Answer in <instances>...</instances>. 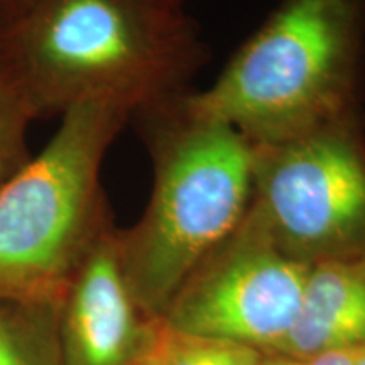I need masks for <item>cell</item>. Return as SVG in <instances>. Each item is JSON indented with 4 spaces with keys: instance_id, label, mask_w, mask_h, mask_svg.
I'll return each mask as SVG.
<instances>
[{
    "instance_id": "5b68a950",
    "label": "cell",
    "mask_w": 365,
    "mask_h": 365,
    "mask_svg": "<svg viewBox=\"0 0 365 365\" xmlns=\"http://www.w3.org/2000/svg\"><path fill=\"white\" fill-rule=\"evenodd\" d=\"M252 148L250 208L287 255L307 266L365 255V139L359 115Z\"/></svg>"
},
{
    "instance_id": "4fadbf2b",
    "label": "cell",
    "mask_w": 365,
    "mask_h": 365,
    "mask_svg": "<svg viewBox=\"0 0 365 365\" xmlns=\"http://www.w3.org/2000/svg\"><path fill=\"white\" fill-rule=\"evenodd\" d=\"M145 2L159 9H166V11H181L182 6V0H145Z\"/></svg>"
},
{
    "instance_id": "277c9868",
    "label": "cell",
    "mask_w": 365,
    "mask_h": 365,
    "mask_svg": "<svg viewBox=\"0 0 365 365\" xmlns=\"http://www.w3.org/2000/svg\"><path fill=\"white\" fill-rule=\"evenodd\" d=\"M132 112L85 102L38 156L0 186V301L58 307L81 259L112 223L100 173Z\"/></svg>"
},
{
    "instance_id": "7c38bea8",
    "label": "cell",
    "mask_w": 365,
    "mask_h": 365,
    "mask_svg": "<svg viewBox=\"0 0 365 365\" xmlns=\"http://www.w3.org/2000/svg\"><path fill=\"white\" fill-rule=\"evenodd\" d=\"M34 2L36 0H0V26L11 24Z\"/></svg>"
},
{
    "instance_id": "9c48e42d",
    "label": "cell",
    "mask_w": 365,
    "mask_h": 365,
    "mask_svg": "<svg viewBox=\"0 0 365 365\" xmlns=\"http://www.w3.org/2000/svg\"><path fill=\"white\" fill-rule=\"evenodd\" d=\"M58 308L0 301V365H59Z\"/></svg>"
},
{
    "instance_id": "6da1fadb",
    "label": "cell",
    "mask_w": 365,
    "mask_h": 365,
    "mask_svg": "<svg viewBox=\"0 0 365 365\" xmlns=\"http://www.w3.org/2000/svg\"><path fill=\"white\" fill-rule=\"evenodd\" d=\"M0 51L36 118L97 100L134 113L188 91L208 59L190 17L145 0H36L0 26Z\"/></svg>"
},
{
    "instance_id": "ba28073f",
    "label": "cell",
    "mask_w": 365,
    "mask_h": 365,
    "mask_svg": "<svg viewBox=\"0 0 365 365\" xmlns=\"http://www.w3.org/2000/svg\"><path fill=\"white\" fill-rule=\"evenodd\" d=\"M365 345V255L309 266L294 323L274 355L308 360Z\"/></svg>"
},
{
    "instance_id": "9a60e30c",
    "label": "cell",
    "mask_w": 365,
    "mask_h": 365,
    "mask_svg": "<svg viewBox=\"0 0 365 365\" xmlns=\"http://www.w3.org/2000/svg\"><path fill=\"white\" fill-rule=\"evenodd\" d=\"M355 365H365V345L359 346L357 359H355Z\"/></svg>"
},
{
    "instance_id": "5bb4252c",
    "label": "cell",
    "mask_w": 365,
    "mask_h": 365,
    "mask_svg": "<svg viewBox=\"0 0 365 365\" xmlns=\"http://www.w3.org/2000/svg\"><path fill=\"white\" fill-rule=\"evenodd\" d=\"M262 365H303V364H301L299 360L282 357V355H269V357L266 355Z\"/></svg>"
},
{
    "instance_id": "2e32d148",
    "label": "cell",
    "mask_w": 365,
    "mask_h": 365,
    "mask_svg": "<svg viewBox=\"0 0 365 365\" xmlns=\"http://www.w3.org/2000/svg\"><path fill=\"white\" fill-rule=\"evenodd\" d=\"M135 365H154L153 362H150V359L148 357V354H145V350H144V354L140 355V359L137 360L135 362Z\"/></svg>"
},
{
    "instance_id": "7a4b0ae2",
    "label": "cell",
    "mask_w": 365,
    "mask_h": 365,
    "mask_svg": "<svg viewBox=\"0 0 365 365\" xmlns=\"http://www.w3.org/2000/svg\"><path fill=\"white\" fill-rule=\"evenodd\" d=\"M185 93L130 115L153 163V191L139 222L117 228V239L132 294L149 319L163 317L252 202V144L193 110Z\"/></svg>"
},
{
    "instance_id": "8fae6325",
    "label": "cell",
    "mask_w": 365,
    "mask_h": 365,
    "mask_svg": "<svg viewBox=\"0 0 365 365\" xmlns=\"http://www.w3.org/2000/svg\"><path fill=\"white\" fill-rule=\"evenodd\" d=\"M359 346L355 349H344V350H331V352H325L314 355V357L303 360V365H355V359H357Z\"/></svg>"
},
{
    "instance_id": "8992f818",
    "label": "cell",
    "mask_w": 365,
    "mask_h": 365,
    "mask_svg": "<svg viewBox=\"0 0 365 365\" xmlns=\"http://www.w3.org/2000/svg\"><path fill=\"white\" fill-rule=\"evenodd\" d=\"M308 271L274 242L249 207L159 319L176 331L274 354L293 327Z\"/></svg>"
},
{
    "instance_id": "52a82bcc",
    "label": "cell",
    "mask_w": 365,
    "mask_h": 365,
    "mask_svg": "<svg viewBox=\"0 0 365 365\" xmlns=\"http://www.w3.org/2000/svg\"><path fill=\"white\" fill-rule=\"evenodd\" d=\"M150 322L132 294L108 223L81 259L58 308L59 365H135Z\"/></svg>"
},
{
    "instance_id": "30bf717a",
    "label": "cell",
    "mask_w": 365,
    "mask_h": 365,
    "mask_svg": "<svg viewBox=\"0 0 365 365\" xmlns=\"http://www.w3.org/2000/svg\"><path fill=\"white\" fill-rule=\"evenodd\" d=\"M34 110L24 86L0 51V186L31 161L29 134Z\"/></svg>"
},
{
    "instance_id": "3957f363",
    "label": "cell",
    "mask_w": 365,
    "mask_h": 365,
    "mask_svg": "<svg viewBox=\"0 0 365 365\" xmlns=\"http://www.w3.org/2000/svg\"><path fill=\"white\" fill-rule=\"evenodd\" d=\"M364 22V0H281L217 80L186 91V102L252 145L357 117Z\"/></svg>"
}]
</instances>
